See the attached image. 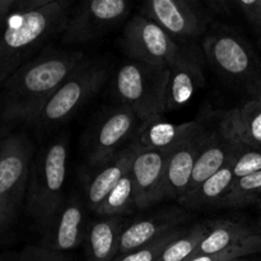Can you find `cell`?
I'll return each mask as SVG.
<instances>
[{
	"label": "cell",
	"instance_id": "cell-1",
	"mask_svg": "<svg viewBox=\"0 0 261 261\" xmlns=\"http://www.w3.org/2000/svg\"><path fill=\"white\" fill-rule=\"evenodd\" d=\"M84 59L78 50L46 46L2 84L0 116L28 124Z\"/></svg>",
	"mask_w": 261,
	"mask_h": 261
},
{
	"label": "cell",
	"instance_id": "cell-4",
	"mask_svg": "<svg viewBox=\"0 0 261 261\" xmlns=\"http://www.w3.org/2000/svg\"><path fill=\"white\" fill-rule=\"evenodd\" d=\"M69 137L61 134L43 145L31 165L27 188V213L45 228L65 200Z\"/></svg>",
	"mask_w": 261,
	"mask_h": 261
},
{
	"label": "cell",
	"instance_id": "cell-21",
	"mask_svg": "<svg viewBox=\"0 0 261 261\" xmlns=\"http://www.w3.org/2000/svg\"><path fill=\"white\" fill-rule=\"evenodd\" d=\"M206 227L208 229L205 237L189 259L203 256V255L218 254L246 241L247 239L259 232L241 222L227 221V219L206 221Z\"/></svg>",
	"mask_w": 261,
	"mask_h": 261
},
{
	"label": "cell",
	"instance_id": "cell-23",
	"mask_svg": "<svg viewBox=\"0 0 261 261\" xmlns=\"http://www.w3.org/2000/svg\"><path fill=\"white\" fill-rule=\"evenodd\" d=\"M222 119L240 142L261 149V94L226 111Z\"/></svg>",
	"mask_w": 261,
	"mask_h": 261
},
{
	"label": "cell",
	"instance_id": "cell-3",
	"mask_svg": "<svg viewBox=\"0 0 261 261\" xmlns=\"http://www.w3.org/2000/svg\"><path fill=\"white\" fill-rule=\"evenodd\" d=\"M206 63L224 84L247 98L261 94V58L237 28L214 22L200 42Z\"/></svg>",
	"mask_w": 261,
	"mask_h": 261
},
{
	"label": "cell",
	"instance_id": "cell-8",
	"mask_svg": "<svg viewBox=\"0 0 261 261\" xmlns=\"http://www.w3.org/2000/svg\"><path fill=\"white\" fill-rule=\"evenodd\" d=\"M142 120L124 105L102 110L84 138L83 148L88 167H97L134 142Z\"/></svg>",
	"mask_w": 261,
	"mask_h": 261
},
{
	"label": "cell",
	"instance_id": "cell-10",
	"mask_svg": "<svg viewBox=\"0 0 261 261\" xmlns=\"http://www.w3.org/2000/svg\"><path fill=\"white\" fill-rule=\"evenodd\" d=\"M133 3L126 0H88L71 10L61 33L64 43H89L116 30L129 17Z\"/></svg>",
	"mask_w": 261,
	"mask_h": 261
},
{
	"label": "cell",
	"instance_id": "cell-30",
	"mask_svg": "<svg viewBox=\"0 0 261 261\" xmlns=\"http://www.w3.org/2000/svg\"><path fill=\"white\" fill-rule=\"evenodd\" d=\"M231 5L261 38V0H231Z\"/></svg>",
	"mask_w": 261,
	"mask_h": 261
},
{
	"label": "cell",
	"instance_id": "cell-14",
	"mask_svg": "<svg viewBox=\"0 0 261 261\" xmlns=\"http://www.w3.org/2000/svg\"><path fill=\"white\" fill-rule=\"evenodd\" d=\"M171 152L142 147L138 150L130 170L137 209H148L166 199V166Z\"/></svg>",
	"mask_w": 261,
	"mask_h": 261
},
{
	"label": "cell",
	"instance_id": "cell-7",
	"mask_svg": "<svg viewBox=\"0 0 261 261\" xmlns=\"http://www.w3.org/2000/svg\"><path fill=\"white\" fill-rule=\"evenodd\" d=\"M33 157V144L27 135L13 134L0 142V240L7 236L17 218Z\"/></svg>",
	"mask_w": 261,
	"mask_h": 261
},
{
	"label": "cell",
	"instance_id": "cell-31",
	"mask_svg": "<svg viewBox=\"0 0 261 261\" xmlns=\"http://www.w3.org/2000/svg\"><path fill=\"white\" fill-rule=\"evenodd\" d=\"M12 261H70L66 254L53 251L46 247L37 245V246H27L23 249L17 256L12 257Z\"/></svg>",
	"mask_w": 261,
	"mask_h": 261
},
{
	"label": "cell",
	"instance_id": "cell-26",
	"mask_svg": "<svg viewBox=\"0 0 261 261\" xmlns=\"http://www.w3.org/2000/svg\"><path fill=\"white\" fill-rule=\"evenodd\" d=\"M206 221L195 223L190 228L184 229L182 233L176 237L166 246L162 254L155 261H186L193 255L206 234Z\"/></svg>",
	"mask_w": 261,
	"mask_h": 261
},
{
	"label": "cell",
	"instance_id": "cell-29",
	"mask_svg": "<svg viewBox=\"0 0 261 261\" xmlns=\"http://www.w3.org/2000/svg\"><path fill=\"white\" fill-rule=\"evenodd\" d=\"M261 171V149L249 147L241 143L237 150L233 165L234 181L251 173Z\"/></svg>",
	"mask_w": 261,
	"mask_h": 261
},
{
	"label": "cell",
	"instance_id": "cell-13",
	"mask_svg": "<svg viewBox=\"0 0 261 261\" xmlns=\"http://www.w3.org/2000/svg\"><path fill=\"white\" fill-rule=\"evenodd\" d=\"M86 199L78 193L66 196L50 223L43 228L41 246L66 254L84 244L87 222Z\"/></svg>",
	"mask_w": 261,
	"mask_h": 261
},
{
	"label": "cell",
	"instance_id": "cell-12",
	"mask_svg": "<svg viewBox=\"0 0 261 261\" xmlns=\"http://www.w3.org/2000/svg\"><path fill=\"white\" fill-rule=\"evenodd\" d=\"M205 56L200 42L180 43L177 56L172 61L168 79L166 112L178 110L205 86Z\"/></svg>",
	"mask_w": 261,
	"mask_h": 261
},
{
	"label": "cell",
	"instance_id": "cell-5",
	"mask_svg": "<svg viewBox=\"0 0 261 261\" xmlns=\"http://www.w3.org/2000/svg\"><path fill=\"white\" fill-rule=\"evenodd\" d=\"M105 59H84L27 125L38 132H51L65 124L110 79Z\"/></svg>",
	"mask_w": 261,
	"mask_h": 261
},
{
	"label": "cell",
	"instance_id": "cell-11",
	"mask_svg": "<svg viewBox=\"0 0 261 261\" xmlns=\"http://www.w3.org/2000/svg\"><path fill=\"white\" fill-rule=\"evenodd\" d=\"M120 47L129 60L168 68L177 56L180 43L157 23L137 13L125 24Z\"/></svg>",
	"mask_w": 261,
	"mask_h": 261
},
{
	"label": "cell",
	"instance_id": "cell-25",
	"mask_svg": "<svg viewBox=\"0 0 261 261\" xmlns=\"http://www.w3.org/2000/svg\"><path fill=\"white\" fill-rule=\"evenodd\" d=\"M255 203H261V171L234 181L217 208H244Z\"/></svg>",
	"mask_w": 261,
	"mask_h": 261
},
{
	"label": "cell",
	"instance_id": "cell-27",
	"mask_svg": "<svg viewBox=\"0 0 261 261\" xmlns=\"http://www.w3.org/2000/svg\"><path fill=\"white\" fill-rule=\"evenodd\" d=\"M184 229L185 228L181 227V228L175 229V231L154 240L153 242L140 247V249L134 250L132 252H127V254L117 255L112 261H155L158 259V256L162 254L163 250L166 249V246L168 244H171L176 237L180 236L184 232Z\"/></svg>",
	"mask_w": 261,
	"mask_h": 261
},
{
	"label": "cell",
	"instance_id": "cell-6",
	"mask_svg": "<svg viewBox=\"0 0 261 261\" xmlns=\"http://www.w3.org/2000/svg\"><path fill=\"white\" fill-rule=\"evenodd\" d=\"M170 69L126 60L117 68L112 87L117 103L129 107L142 122L162 117L166 112Z\"/></svg>",
	"mask_w": 261,
	"mask_h": 261
},
{
	"label": "cell",
	"instance_id": "cell-32",
	"mask_svg": "<svg viewBox=\"0 0 261 261\" xmlns=\"http://www.w3.org/2000/svg\"><path fill=\"white\" fill-rule=\"evenodd\" d=\"M18 0H0V31L4 28L8 18L17 9Z\"/></svg>",
	"mask_w": 261,
	"mask_h": 261
},
{
	"label": "cell",
	"instance_id": "cell-35",
	"mask_svg": "<svg viewBox=\"0 0 261 261\" xmlns=\"http://www.w3.org/2000/svg\"><path fill=\"white\" fill-rule=\"evenodd\" d=\"M259 211H260V217H259V224L261 226V203L259 204Z\"/></svg>",
	"mask_w": 261,
	"mask_h": 261
},
{
	"label": "cell",
	"instance_id": "cell-2",
	"mask_svg": "<svg viewBox=\"0 0 261 261\" xmlns=\"http://www.w3.org/2000/svg\"><path fill=\"white\" fill-rule=\"evenodd\" d=\"M71 10L69 0H18L0 31V84L64 32Z\"/></svg>",
	"mask_w": 261,
	"mask_h": 261
},
{
	"label": "cell",
	"instance_id": "cell-28",
	"mask_svg": "<svg viewBox=\"0 0 261 261\" xmlns=\"http://www.w3.org/2000/svg\"><path fill=\"white\" fill-rule=\"evenodd\" d=\"M261 252V232L259 231L256 234L247 239L246 241L236 245V246L227 249L224 251L218 252V254L203 255V256L193 257L186 261H227L234 259H245L251 255H256Z\"/></svg>",
	"mask_w": 261,
	"mask_h": 261
},
{
	"label": "cell",
	"instance_id": "cell-33",
	"mask_svg": "<svg viewBox=\"0 0 261 261\" xmlns=\"http://www.w3.org/2000/svg\"><path fill=\"white\" fill-rule=\"evenodd\" d=\"M0 261H12V257L7 256V255L0 254Z\"/></svg>",
	"mask_w": 261,
	"mask_h": 261
},
{
	"label": "cell",
	"instance_id": "cell-24",
	"mask_svg": "<svg viewBox=\"0 0 261 261\" xmlns=\"http://www.w3.org/2000/svg\"><path fill=\"white\" fill-rule=\"evenodd\" d=\"M137 209L134 181L132 172H127L105 198L94 214L98 217H122Z\"/></svg>",
	"mask_w": 261,
	"mask_h": 261
},
{
	"label": "cell",
	"instance_id": "cell-15",
	"mask_svg": "<svg viewBox=\"0 0 261 261\" xmlns=\"http://www.w3.org/2000/svg\"><path fill=\"white\" fill-rule=\"evenodd\" d=\"M139 149L140 145L134 140L106 162L97 167H88L83 180V196L89 211L96 213L110 191L132 170Z\"/></svg>",
	"mask_w": 261,
	"mask_h": 261
},
{
	"label": "cell",
	"instance_id": "cell-9",
	"mask_svg": "<svg viewBox=\"0 0 261 261\" xmlns=\"http://www.w3.org/2000/svg\"><path fill=\"white\" fill-rule=\"evenodd\" d=\"M139 13L157 23L177 43L201 42L216 15L199 0H148Z\"/></svg>",
	"mask_w": 261,
	"mask_h": 261
},
{
	"label": "cell",
	"instance_id": "cell-22",
	"mask_svg": "<svg viewBox=\"0 0 261 261\" xmlns=\"http://www.w3.org/2000/svg\"><path fill=\"white\" fill-rule=\"evenodd\" d=\"M241 145V144H240ZM237 154V152H236ZM236 154L212 177L204 181L195 190L186 193L178 199V204L191 211H204L209 208H217L227 191L234 182L233 165Z\"/></svg>",
	"mask_w": 261,
	"mask_h": 261
},
{
	"label": "cell",
	"instance_id": "cell-36",
	"mask_svg": "<svg viewBox=\"0 0 261 261\" xmlns=\"http://www.w3.org/2000/svg\"><path fill=\"white\" fill-rule=\"evenodd\" d=\"M259 43H260V46H261V38H259Z\"/></svg>",
	"mask_w": 261,
	"mask_h": 261
},
{
	"label": "cell",
	"instance_id": "cell-19",
	"mask_svg": "<svg viewBox=\"0 0 261 261\" xmlns=\"http://www.w3.org/2000/svg\"><path fill=\"white\" fill-rule=\"evenodd\" d=\"M122 217H99L87 226L84 246L87 261H112L119 255L120 239L125 229Z\"/></svg>",
	"mask_w": 261,
	"mask_h": 261
},
{
	"label": "cell",
	"instance_id": "cell-34",
	"mask_svg": "<svg viewBox=\"0 0 261 261\" xmlns=\"http://www.w3.org/2000/svg\"><path fill=\"white\" fill-rule=\"evenodd\" d=\"M227 261H251V260L246 259V257H245V259H234V260H227Z\"/></svg>",
	"mask_w": 261,
	"mask_h": 261
},
{
	"label": "cell",
	"instance_id": "cell-20",
	"mask_svg": "<svg viewBox=\"0 0 261 261\" xmlns=\"http://www.w3.org/2000/svg\"><path fill=\"white\" fill-rule=\"evenodd\" d=\"M199 120L172 124L162 120V117L142 122L135 142L145 149L173 150L181 144L198 126Z\"/></svg>",
	"mask_w": 261,
	"mask_h": 261
},
{
	"label": "cell",
	"instance_id": "cell-16",
	"mask_svg": "<svg viewBox=\"0 0 261 261\" xmlns=\"http://www.w3.org/2000/svg\"><path fill=\"white\" fill-rule=\"evenodd\" d=\"M240 144L241 142L234 137L222 117L216 126L209 127L208 137L198 155L186 193L195 190L204 181L218 172L236 154Z\"/></svg>",
	"mask_w": 261,
	"mask_h": 261
},
{
	"label": "cell",
	"instance_id": "cell-18",
	"mask_svg": "<svg viewBox=\"0 0 261 261\" xmlns=\"http://www.w3.org/2000/svg\"><path fill=\"white\" fill-rule=\"evenodd\" d=\"M208 132L209 127L199 121L195 130L170 153L166 166V199L178 200L188 191L195 162Z\"/></svg>",
	"mask_w": 261,
	"mask_h": 261
},
{
	"label": "cell",
	"instance_id": "cell-17",
	"mask_svg": "<svg viewBox=\"0 0 261 261\" xmlns=\"http://www.w3.org/2000/svg\"><path fill=\"white\" fill-rule=\"evenodd\" d=\"M188 219L189 214L186 211L178 206H167L132 222L125 227L121 234L119 255L140 249L154 240L181 228Z\"/></svg>",
	"mask_w": 261,
	"mask_h": 261
}]
</instances>
